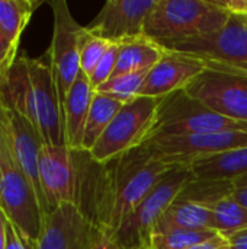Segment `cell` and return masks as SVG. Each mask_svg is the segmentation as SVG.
Returning a JSON list of instances; mask_svg holds the SVG:
<instances>
[{
	"mask_svg": "<svg viewBox=\"0 0 247 249\" xmlns=\"http://www.w3.org/2000/svg\"><path fill=\"white\" fill-rule=\"evenodd\" d=\"M73 162L74 204L93 228L112 238L172 168L146 144L105 163L93 160L84 150H73Z\"/></svg>",
	"mask_w": 247,
	"mask_h": 249,
	"instance_id": "cell-1",
	"label": "cell"
},
{
	"mask_svg": "<svg viewBox=\"0 0 247 249\" xmlns=\"http://www.w3.org/2000/svg\"><path fill=\"white\" fill-rule=\"evenodd\" d=\"M214 0H156L144 34L160 45L218 32L229 20Z\"/></svg>",
	"mask_w": 247,
	"mask_h": 249,
	"instance_id": "cell-2",
	"label": "cell"
},
{
	"mask_svg": "<svg viewBox=\"0 0 247 249\" xmlns=\"http://www.w3.org/2000/svg\"><path fill=\"white\" fill-rule=\"evenodd\" d=\"M0 209L9 222L17 226L32 239H38L44 212L38 196L28 177L17 165L9 139L3 117L0 114Z\"/></svg>",
	"mask_w": 247,
	"mask_h": 249,
	"instance_id": "cell-3",
	"label": "cell"
},
{
	"mask_svg": "<svg viewBox=\"0 0 247 249\" xmlns=\"http://www.w3.org/2000/svg\"><path fill=\"white\" fill-rule=\"evenodd\" d=\"M217 131H247V123L215 114L183 89L162 98L147 142Z\"/></svg>",
	"mask_w": 247,
	"mask_h": 249,
	"instance_id": "cell-4",
	"label": "cell"
},
{
	"mask_svg": "<svg viewBox=\"0 0 247 249\" xmlns=\"http://www.w3.org/2000/svg\"><path fill=\"white\" fill-rule=\"evenodd\" d=\"M194 178L186 165L172 166L114 235L118 249H148L153 229L181 190Z\"/></svg>",
	"mask_w": 247,
	"mask_h": 249,
	"instance_id": "cell-5",
	"label": "cell"
},
{
	"mask_svg": "<svg viewBox=\"0 0 247 249\" xmlns=\"http://www.w3.org/2000/svg\"><path fill=\"white\" fill-rule=\"evenodd\" d=\"M162 98L135 96L125 102L98 143L87 152L99 163L143 146L151 133Z\"/></svg>",
	"mask_w": 247,
	"mask_h": 249,
	"instance_id": "cell-6",
	"label": "cell"
},
{
	"mask_svg": "<svg viewBox=\"0 0 247 249\" xmlns=\"http://www.w3.org/2000/svg\"><path fill=\"white\" fill-rule=\"evenodd\" d=\"M201 58L207 67L247 74V15H230L218 32L162 45Z\"/></svg>",
	"mask_w": 247,
	"mask_h": 249,
	"instance_id": "cell-7",
	"label": "cell"
},
{
	"mask_svg": "<svg viewBox=\"0 0 247 249\" xmlns=\"http://www.w3.org/2000/svg\"><path fill=\"white\" fill-rule=\"evenodd\" d=\"M49 6L54 15V31L47 57L63 105L80 73V39L84 26L73 18L66 0H51Z\"/></svg>",
	"mask_w": 247,
	"mask_h": 249,
	"instance_id": "cell-8",
	"label": "cell"
},
{
	"mask_svg": "<svg viewBox=\"0 0 247 249\" xmlns=\"http://www.w3.org/2000/svg\"><path fill=\"white\" fill-rule=\"evenodd\" d=\"M186 93L223 117L247 123V74L207 67Z\"/></svg>",
	"mask_w": 247,
	"mask_h": 249,
	"instance_id": "cell-9",
	"label": "cell"
},
{
	"mask_svg": "<svg viewBox=\"0 0 247 249\" xmlns=\"http://www.w3.org/2000/svg\"><path fill=\"white\" fill-rule=\"evenodd\" d=\"M28 73L32 86L35 124L44 144H66L64 140V120L63 105L49 66V60L42 57H26Z\"/></svg>",
	"mask_w": 247,
	"mask_h": 249,
	"instance_id": "cell-10",
	"label": "cell"
},
{
	"mask_svg": "<svg viewBox=\"0 0 247 249\" xmlns=\"http://www.w3.org/2000/svg\"><path fill=\"white\" fill-rule=\"evenodd\" d=\"M167 165H186L194 160L247 146V131H217L205 134L162 137L144 143Z\"/></svg>",
	"mask_w": 247,
	"mask_h": 249,
	"instance_id": "cell-11",
	"label": "cell"
},
{
	"mask_svg": "<svg viewBox=\"0 0 247 249\" xmlns=\"http://www.w3.org/2000/svg\"><path fill=\"white\" fill-rule=\"evenodd\" d=\"M156 0H108L86 29L109 42L144 35Z\"/></svg>",
	"mask_w": 247,
	"mask_h": 249,
	"instance_id": "cell-12",
	"label": "cell"
},
{
	"mask_svg": "<svg viewBox=\"0 0 247 249\" xmlns=\"http://www.w3.org/2000/svg\"><path fill=\"white\" fill-rule=\"evenodd\" d=\"M0 114L6 127L7 139L17 165L22 168L29 182L32 184L38 200L41 203L44 216L49 213L48 204L45 201L41 181H39V153L44 144L36 127L15 109L6 108L0 104ZM45 219V217H44Z\"/></svg>",
	"mask_w": 247,
	"mask_h": 249,
	"instance_id": "cell-13",
	"label": "cell"
},
{
	"mask_svg": "<svg viewBox=\"0 0 247 249\" xmlns=\"http://www.w3.org/2000/svg\"><path fill=\"white\" fill-rule=\"evenodd\" d=\"M95 231L76 204L66 203L45 216L36 249H89Z\"/></svg>",
	"mask_w": 247,
	"mask_h": 249,
	"instance_id": "cell-14",
	"label": "cell"
},
{
	"mask_svg": "<svg viewBox=\"0 0 247 249\" xmlns=\"http://www.w3.org/2000/svg\"><path fill=\"white\" fill-rule=\"evenodd\" d=\"M205 69L207 64L192 54L166 50L160 61L147 73L138 96L165 98L173 92L183 90Z\"/></svg>",
	"mask_w": 247,
	"mask_h": 249,
	"instance_id": "cell-15",
	"label": "cell"
},
{
	"mask_svg": "<svg viewBox=\"0 0 247 249\" xmlns=\"http://www.w3.org/2000/svg\"><path fill=\"white\" fill-rule=\"evenodd\" d=\"M39 181L49 212L66 203L74 204L76 174L73 150L66 144H42L39 153Z\"/></svg>",
	"mask_w": 247,
	"mask_h": 249,
	"instance_id": "cell-16",
	"label": "cell"
},
{
	"mask_svg": "<svg viewBox=\"0 0 247 249\" xmlns=\"http://www.w3.org/2000/svg\"><path fill=\"white\" fill-rule=\"evenodd\" d=\"M95 92L96 90L92 86L89 77L80 71L64 99V140L70 150H82L83 133Z\"/></svg>",
	"mask_w": 247,
	"mask_h": 249,
	"instance_id": "cell-17",
	"label": "cell"
},
{
	"mask_svg": "<svg viewBox=\"0 0 247 249\" xmlns=\"http://www.w3.org/2000/svg\"><path fill=\"white\" fill-rule=\"evenodd\" d=\"M166 50L148 38L146 34L124 39L119 42V55L114 76L150 71L165 55Z\"/></svg>",
	"mask_w": 247,
	"mask_h": 249,
	"instance_id": "cell-18",
	"label": "cell"
},
{
	"mask_svg": "<svg viewBox=\"0 0 247 249\" xmlns=\"http://www.w3.org/2000/svg\"><path fill=\"white\" fill-rule=\"evenodd\" d=\"M194 178L231 181L247 175V146L221 152L194 160L191 165Z\"/></svg>",
	"mask_w": 247,
	"mask_h": 249,
	"instance_id": "cell-19",
	"label": "cell"
},
{
	"mask_svg": "<svg viewBox=\"0 0 247 249\" xmlns=\"http://www.w3.org/2000/svg\"><path fill=\"white\" fill-rule=\"evenodd\" d=\"M214 217L213 210L191 201L173 200V203L163 212L157 220L153 233H160L172 229H213ZM215 232V231H214ZM151 233V235H153Z\"/></svg>",
	"mask_w": 247,
	"mask_h": 249,
	"instance_id": "cell-20",
	"label": "cell"
},
{
	"mask_svg": "<svg viewBox=\"0 0 247 249\" xmlns=\"http://www.w3.org/2000/svg\"><path fill=\"white\" fill-rule=\"evenodd\" d=\"M125 102H122L116 98L95 92V96H93L92 105H90V111L87 115L84 133H83L82 150L90 152V149L102 137V134L109 127L114 117L118 114V111L122 108Z\"/></svg>",
	"mask_w": 247,
	"mask_h": 249,
	"instance_id": "cell-21",
	"label": "cell"
},
{
	"mask_svg": "<svg viewBox=\"0 0 247 249\" xmlns=\"http://www.w3.org/2000/svg\"><path fill=\"white\" fill-rule=\"evenodd\" d=\"M42 0H0V32L12 45H20V38L33 12Z\"/></svg>",
	"mask_w": 247,
	"mask_h": 249,
	"instance_id": "cell-22",
	"label": "cell"
},
{
	"mask_svg": "<svg viewBox=\"0 0 247 249\" xmlns=\"http://www.w3.org/2000/svg\"><path fill=\"white\" fill-rule=\"evenodd\" d=\"M234 182L217 179H198L192 178L176 196V200L191 201L208 209H214L220 201L231 197Z\"/></svg>",
	"mask_w": 247,
	"mask_h": 249,
	"instance_id": "cell-23",
	"label": "cell"
},
{
	"mask_svg": "<svg viewBox=\"0 0 247 249\" xmlns=\"http://www.w3.org/2000/svg\"><path fill=\"white\" fill-rule=\"evenodd\" d=\"M217 232L211 229H172L153 233L148 249H191L213 239Z\"/></svg>",
	"mask_w": 247,
	"mask_h": 249,
	"instance_id": "cell-24",
	"label": "cell"
},
{
	"mask_svg": "<svg viewBox=\"0 0 247 249\" xmlns=\"http://www.w3.org/2000/svg\"><path fill=\"white\" fill-rule=\"evenodd\" d=\"M213 229L223 236L247 229V207L231 197L224 198L213 209Z\"/></svg>",
	"mask_w": 247,
	"mask_h": 249,
	"instance_id": "cell-25",
	"label": "cell"
},
{
	"mask_svg": "<svg viewBox=\"0 0 247 249\" xmlns=\"http://www.w3.org/2000/svg\"><path fill=\"white\" fill-rule=\"evenodd\" d=\"M148 71H140V73H130V74H121L114 76L103 85H100L96 92L109 95L112 98H116L122 102H128L138 96L140 89L146 80Z\"/></svg>",
	"mask_w": 247,
	"mask_h": 249,
	"instance_id": "cell-26",
	"label": "cell"
},
{
	"mask_svg": "<svg viewBox=\"0 0 247 249\" xmlns=\"http://www.w3.org/2000/svg\"><path fill=\"white\" fill-rule=\"evenodd\" d=\"M111 42L90 34L86 26L80 39V71H83L87 77L93 73L98 63L109 48Z\"/></svg>",
	"mask_w": 247,
	"mask_h": 249,
	"instance_id": "cell-27",
	"label": "cell"
},
{
	"mask_svg": "<svg viewBox=\"0 0 247 249\" xmlns=\"http://www.w3.org/2000/svg\"><path fill=\"white\" fill-rule=\"evenodd\" d=\"M118 55H119V42H111L109 48L106 50V53L98 63L96 69L89 76V80L92 86L95 88V90L112 77L116 63H118Z\"/></svg>",
	"mask_w": 247,
	"mask_h": 249,
	"instance_id": "cell-28",
	"label": "cell"
},
{
	"mask_svg": "<svg viewBox=\"0 0 247 249\" xmlns=\"http://www.w3.org/2000/svg\"><path fill=\"white\" fill-rule=\"evenodd\" d=\"M6 249H36V241L22 232L12 222H7Z\"/></svg>",
	"mask_w": 247,
	"mask_h": 249,
	"instance_id": "cell-29",
	"label": "cell"
},
{
	"mask_svg": "<svg viewBox=\"0 0 247 249\" xmlns=\"http://www.w3.org/2000/svg\"><path fill=\"white\" fill-rule=\"evenodd\" d=\"M19 54H20L19 48L12 45L10 42H7V39L0 32V86L4 82L12 66L17 60Z\"/></svg>",
	"mask_w": 247,
	"mask_h": 249,
	"instance_id": "cell-30",
	"label": "cell"
},
{
	"mask_svg": "<svg viewBox=\"0 0 247 249\" xmlns=\"http://www.w3.org/2000/svg\"><path fill=\"white\" fill-rule=\"evenodd\" d=\"M229 15H247V0H214Z\"/></svg>",
	"mask_w": 247,
	"mask_h": 249,
	"instance_id": "cell-31",
	"label": "cell"
},
{
	"mask_svg": "<svg viewBox=\"0 0 247 249\" xmlns=\"http://www.w3.org/2000/svg\"><path fill=\"white\" fill-rule=\"evenodd\" d=\"M96 229V228H95ZM89 249H118L112 236L103 231H99L96 229L95 231V235H93V239H92V244Z\"/></svg>",
	"mask_w": 247,
	"mask_h": 249,
	"instance_id": "cell-32",
	"label": "cell"
},
{
	"mask_svg": "<svg viewBox=\"0 0 247 249\" xmlns=\"http://www.w3.org/2000/svg\"><path fill=\"white\" fill-rule=\"evenodd\" d=\"M230 242H229V239L227 238H224L223 235H215L213 239H210V241H207V242H204V244H201V245H197V247H194V248L191 249H230Z\"/></svg>",
	"mask_w": 247,
	"mask_h": 249,
	"instance_id": "cell-33",
	"label": "cell"
},
{
	"mask_svg": "<svg viewBox=\"0 0 247 249\" xmlns=\"http://www.w3.org/2000/svg\"><path fill=\"white\" fill-rule=\"evenodd\" d=\"M231 198H234L237 203L247 207V181H243V179L234 181V190H233Z\"/></svg>",
	"mask_w": 247,
	"mask_h": 249,
	"instance_id": "cell-34",
	"label": "cell"
},
{
	"mask_svg": "<svg viewBox=\"0 0 247 249\" xmlns=\"http://www.w3.org/2000/svg\"><path fill=\"white\" fill-rule=\"evenodd\" d=\"M224 238L229 239L230 247L233 249H247V229L231 233V235H227Z\"/></svg>",
	"mask_w": 247,
	"mask_h": 249,
	"instance_id": "cell-35",
	"label": "cell"
},
{
	"mask_svg": "<svg viewBox=\"0 0 247 249\" xmlns=\"http://www.w3.org/2000/svg\"><path fill=\"white\" fill-rule=\"evenodd\" d=\"M7 216L0 209V249H6V228H7Z\"/></svg>",
	"mask_w": 247,
	"mask_h": 249,
	"instance_id": "cell-36",
	"label": "cell"
},
{
	"mask_svg": "<svg viewBox=\"0 0 247 249\" xmlns=\"http://www.w3.org/2000/svg\"><path fill=\"white\" fill-rule=\"evenodd\" d=\"M239 179H243V181H247V175H245V177H242V178H239ZM237 181V179H236Z\"/></svg>",
	"mask_w": 247,
	"mask_h": 249,
	"instance_id": "cell-37",
	"label": "cell"
},
{
	"mask_svg": "<svg viewBox=\"0 0 247 249\" xmlns=\"http://www.w3.org/2000/svg\"><path fill=\"white\" fill-rule=\"evenodd\" d=\"M135 249H141V248H135Z\"/></svg>",
	"mask_w": 247,
	"mask_h": 249,
	"instance_id": "cell-38",
	"label": "cell"
},
{
	"mask_svg": "<svg viewBox=\"0 0 247 249\" xmlns=\"http://www.w3.org/2000/svg\"><path fill=\"white\" fill-rule=\"evenodd\" d=\"M230 249H233V248H230Z\"/></svg>",
	"mask_w": 247,
	"mask_h": 249,
	"instance_id": "cell-39",
	"label": "cell"
}]
</instances>
